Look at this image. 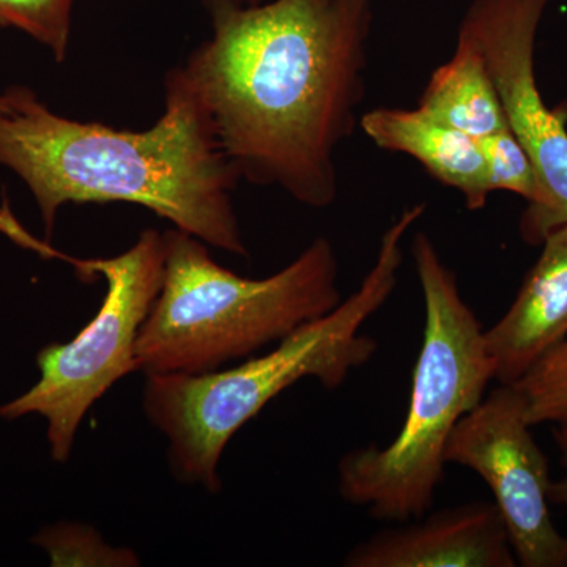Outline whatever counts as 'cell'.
I'll return each mask as SVG.
<instances>
[{"label": "cell", "instance_id": "1", "mask_svg": "<svg viewBox=\"0 0 567 567\" xmlns=\"http://www.w3.org/2000/svg\"><path fill=\"white\" fill-rule=\"evenodd\" d=\"M210 39L182 69L241 181L327 208L365 93L372 0H204Z\"/></svg>", "mask_w": 567, "mask_h": 567}, {"label": "cell", "instance_id": "2", "mask_svg": "<svg viewBox=\"0 0 567 567\" xmlns=\"http://www.w3.org/2000/svg\"><path fill=\"white\" fill-rule=\"evenodd\" d=\"M0 111V166L31 189L51 237L66 204L141 205L175 229L248 257L234 207L241 182L182 66L164 81V112L145 132L71 121L31 89H7Z\"/></svg>", "mask_w": 567, "mask_h": 567}, {"label": "cell", "instance_id": "3", "mask_svg": "<svg viewBox=\"0 0 567 567\" xmlns=\"http://www.w3.org/2000/svg\"><path fill=\"white\" fill-rule=\"evenodd\" d=\"M424 213L423 203L406 207L383 234L360 287L262 357L205 374L145 375L142 409L148 423L166 436L171 472L181 483L216 494L221 488L218 466L224 450L274 399L303 379L336 390L350 372L372 360L379 344L363 327L393 295L406 234Z\"/></svg>", "mask_w": 567, "mask_h": 567}, {"label": "cell", "instance_id": "4", "mask_svg": "<svg viewBox=\"0 0 567 567\" xmlns=\"http://www.w3.org/2000/svg\"><path fill=\"white\" fill-rule=\"evenodd\" d=\"M163 235L162 290L136 344L144 375L218 371L278 344L342 301L328 238H316L278 274L248 279L215 262L199 238L178 229Z\"/></svg>", "mask_w": 567, "mask_h": 567}, {"label": "cell", "instance_id": "5", "mask_svg": "<svg viewBox=\"0 0 567 567\" xmlns=\"http://www.w3.org/2000/svg\"><path fill=\"white\" fill-rule=\"evenodd\" d=\"M412 256L423 290L424 331L404 424L386 446L357 447L338 465L342 499L395 524L431 509L447 440L495 379L486 330L427 234L415 235Z\"/></svg>", "mask_w": 567, "mask_h": 567}, {"label": "cell", "instance_id": "6", "mask_svg": "<svg viewBox=\"0 0 567 567\" xmlns=\"http://www.w3.org/2000/svg\"><path fill=\"white\" fill-rule=\"evenodd\" d=\"M13 221L10 219L3 230L22 245L65 260L85 278L99 275L106 281V297L91 322L70 342L43 347L37 354L39 382L0 405L3 420L43 416L52 461L63 464L69 461L82 420L93 404L123 377L137 372V338L162 290L164 235L147 229L121 256L85 260L33 240Z\"/></svg>", "mask_w": 567, "mask_h": 567}, {"label": "cell", "instance_id": "7", "mask_svg": "<svg viewBox=\"0 0 567 567\" xmlns=\"http://www.w3.org/2000/svg\"><path fill=\"white\" fill-rule=\"evenodd\" d=\"M551 0H473L457 39L483 55L507 128L528 153L537 192L518 223L522 240L540 246L567 224V106L550 110L537 87V29Z\"/></svg>", "mask_w": 567, "mask_h": 567}, {"label": "cell", "instance_id": "8", "mask_svg": "<svg viewBox=\"0 0 567 567\" xmlns=\"http://www.w3.org/2000/svg\"><path fill=\"white\" fill-rule=\"evenodd\" d=\"M529 429L525 395L514 383H499L458 421L445 462L472 470L491 488L517 565L567 567V536L548 507L554 481Z\"/></svg>", "mask_w": 567, "mask_h": 567}, {"label": "cell", "instance_id": "9", "mask_svg": "<svg viewBox=\"0 0 567 567\" xmlns=\"http://www.w3.org/2000/svg\"><path fill=\"white\" fill-rule=\"evenodd\" d=\"M344 566L514 567L517 559L495 503L470 502L375 533L347 554Z\"/></svg>", "mask_w": 567, "mask_h": 567}, {"label": "cell", "instance_id": "10", "mask_svg": "<svg viewBox=\"0 0 567 567\" xmlns=\"http://www.w3.org/2000/svg\"><path fill=\"white\" fill-rule=\"evenodd\" d=\"M506 315L484 331L499 383H516L567 338V224L547 235Z\"/></svg>", "mask_w": 567, "mask_h": 567}, {"label": "cell", "instance_id": "11", "mask_svg": "<svg viewBox=\"0 0 567 567\" xmlns=\"http://www.w3.org/2000/svg\"><path fill=\"white\" fill-rule=\"evenodd\" d=\"M365 136L382 151L416 159L435 181L457 189L468 210L486 207L492 194L480 142L424 111L377 107L360 118Z\"/></svg>", "mask_w": 567, "mask_h": 567}, {"label": "cell", "instance_id": "12", "mask_svg": "<svg viewBox=\"0 0 567 567\" xmlns=\"http://www.w3.org/2000/svg\"><path fill=\"white\" fill-rule=\"evenodd\" d=\"M417 107L476 141L507 128L483 55L462 39H457L453 58L432 73Z\"/></svg>", "mask_w": 567, "mask_h": 567}, {"label": "cell", "instance_id": "13", "mask_svg": "<svg viewBox=\"0 0 567 567\" xmlns=\"http://www.w3.org/2000/svg\"><path fill=\"white\" fill-rule=\"evenodd\" d=\"M33 544L43 548L52 566H140V557L132 548L111 547L102 535L89 525L63 524L44 527L33 537Z\"/></svg>", "mask_w": 567, "mask_h": 567}, {"label": "cell", "instance_id": "14", "mask_svg": "<svg viewBox=\"0 0 567 567\" xmlns=\"http://www.w3.org/2000/svg\"><path fill=\"white\" fill-rule=\"evenodd\" d=\"M514 385L525 395L532 427L567 423V338L548 350Z\"/></svg>", "mask_w": 567, "mask_h": 567}, {"label": "cell", "instance_id": "15", "mask_svg": "<svg viewBox=\"0 0 567 567\" xmlns=\"http://www.w3.org/2000/svg\"><path fill=\"white\" fill-rule=\"evenodd\" d=\"M74 0H0V25L14 28L47 47L55 61L69 52Z\"/></svg>", "mask_w": 567, "mask_h": 567}, {"label": "cell", "instance_id": "16", "mask_svg": "<svg viewBox=\"0 0 567 567\" xmlns=\"http://www.w3.org/2000/svg\"><path fill=\"white\" fill-rule=\"evenodd\" d=\"M477 142L486 163L492 193H513L532 203L537 192L535 166L511 130H499Z\"/></svg>", "mask_w": 567, "mask_h": 567}, {"label": "cell", "instance_id": "17", "mask_svg": "<svg viewBox=\"0 0 567 567\" xmlns=\"http://www.w3.org/2000/svg\"><path fill=\"white\" fill-rule=\"evenodd\" d=\"M554 436L559 451H561L566 475L558 483H551L550 502L567 507V423L557 424V429H554Z\"/></svg>", "mask_w": 567, "mask_h": 567}, {"label": "cell", "instance_id": "18", "mask_svg": "<svg viewBox=\"0 0 567 567\" xmlns=\"http://www.w3.org/2000/svg\"><path fill=\"white\" fill-rule=\"evenodd\" d=\"M0 111H9V99H7V93H0Z\"/></svg>", "mask_w": 567, "mask_h": 567}, {"label": "cell", "instance_id": "19", "mask_svg": "<svg viewBox=\"0 0 567 567\" xmlns=\"http://www.w3.org/2000/svg\"><path fill=\"white\" fill-rule=\"evenodd\" d=\"M235 2H238V3H259V2H264V0H235Z\"/></svg>", "mask_w": 567, "mask_h": 567}]
</instances>
